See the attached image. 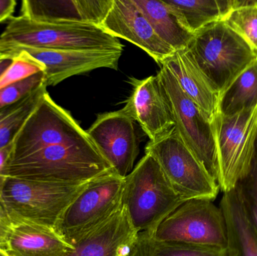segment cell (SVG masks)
I'll return each mask as SVG.
<instances>
[{"label":"cell","mask_w":257,"mask_h":256,"mask_svg":"<svg viewBox=\"0 0 257 256\" xmlns=\"http://www.w3.org/2000/svg\"><path fill=\"white\" fill-rule=\"evenodd\" d=\"M0 256H11L6 251L3 250V249H0Z\"/></svg>","instance_id":"obj_34"},{"label":"cell","mask_w":257,"mask_h":256,"mask_svg":"<svg viewBox=\"0 0 257 256\" xmlns=\"http://www.w3.org/2000/svg\"><path fill=\"white\" fill-rule=\"evenodd\" d=\"M149 234L158 241L225 249L228 246L227 228L221 209L206 198L184 201Z\"/></svg>","instance_id":"obj_9"},{"label":"cell","mask_w":257,"mask_h":256,"mask_svg":"<svg viewBox=\"0 0 257 256\" xmlns=\"http://www.w3.org/2000/svg\"><path fill=\"white\" fill-rule=\"evenodd\" d=\"M257 54V1L238 0L223 20Z\"/></svg>","instance_id":"obj_26"},{"label":"cell","mask_w":257,"mask_h":256,"mask_svg":"<svg viewBox=\"0 0 257 256\" xmlns=\"http://www.w3.org/2000/svg\"><path fill=\"white\" fill-rule=\"evenodd\" d=\"M138 234L122 206L109 220L72 244L66 256H127Z\"/></svg>","instance_id":"obj_17"},{"label":"cell","mask_w":257,"mask_h":256,"mask_svg":"<svg viewBox=\"0 0 257 256\" xmlns=\"http://www.w3.org/2000/svg\"><path fill=\"white\" fill-rule=\"evenodd\" d=\"M142 10L159 37L175 51L185 49L193 34L187 29L179 15L162 0H133Z\"/></svg>","instance_id":"obj_21"},{"label":"cell","mask_w":257,"mask_h":256,"mask_svg":"<svg viewBox=\"0 0 257 256\" xmlns=\"http://www.w3.org/2000/svg\"><path fill=\"white\" fill-rule=\"evenodd\" d=\"M17 48L123 52L119 39L100 26L87 24H48L24 17H12L0 35V53Z\"/></svg>","instance_id":"obj_2"},{"label":"cell","mask_w":257,"mask_h":256,"mask_svg":"<svg viewBox=\"0 0 257 256\" xmlns=\"http://www.w3.org/2000/svg\"><path fill=\"white\" fill-rule=\"evenodd\" d=\"M160 67L157 75L170 102L174 127L184 144L217 183V150L211 120L184 93L167 66L163 64Z\"/></svg>","instance_id":"obj_10"},{"label":"cell","mask_w":257,"mask_h":256,"mask_svg":"<svg viewBox=\"0 0 257 256\" xmlns=\"http://www.w3.org/2000/svg\"><path fill=\"white\" fill-rule=\"evenodd\" d=\"M24 51L45 67V85L56 86L74 75L96 69L108 68L117 70L122 52L111 51H75L17 48L5 53L11 57Z\"/></svg>","instance_id":"obj_14"},{"label":"cell","mask_w":257,"mask_h":256,"mask_svg":"<svg viewBox=\"0 0 257 256\" xmlns=\"http://www.w3.org/2000/svg\"><path fill=\"white\" fill-rule=\"evenodd\" d=\"M253 164H254L255 166H256L257 168V147H256V156H255L254 162H253Z\"/></svg>","instance_id":"obj_35"},{"label":"cell","mask_w":257,"mask_h":256,"mask_svg":"<svg viewBox=\"0 0 257 256\" xmlns=\"http://www.w3.org/2000/svg\"><path fill=\"white\" fill-rule=\"evenodd\" d=\"M127 256H227L226 249L179 242L154 240L151 234L139 233Z\"/></svg>","instance_id":"obj_24"},{"label":"cell","mask_w":257,"mask_h":256,"mask_svg":"<svg viewBox=\"0 0 257 256\" xmlns=\"http://www.w3.org/2000/svg\"><path fill=\"white\" fill-rule=\"evenodd\" d=\"M86 135L70 113L57 105L47 92L15 138L10 161Z\"/></svg>","instance_id":"obj_11"},{"label":"cell","mask_w":257,"mask_h":256,"mask_svg":"<svg viewBox=\"0 0 257 256\" xmlns=\"http://www.w3.org/2000/svg\"><path fill=\"white\" fill-rule=\"evenodd\" d=\"M114 0H24L21 16L48 24H87L100 26Z\"/></svg>","instance_id":"obj_16"},{"label":"cell","mask_w":257,"mask_h":256,"mask_svg":"<svg viewBox=\"0 0 257 256\" xmlns=\"http://www.w3.org/2000/svg\"><path fill=\"white\" fill-rule=\"evenodd\" d=\"M194 34L211 23L223 21L238 0H165Z\"/></svg>","instance_id":"obj_22"},{"label":"cell","mask_w":257,"mask_h":256,"mask_svg":"<svg viewBox=\"0 0 257 256\" xmlns=\"http://www.w3.org/2000/svg\"><path fill=\"white\" fill-rule=\"evenodd\" d=\"M145 153L160 164L175 192L184 201L199 198L214 201L220 187L199 159L180 138L175 127L154 141Z\"/></svg>","instance_id":"obj_8"},{"label":"cell","mask_w":257,"mask_h":256,"mask_svg":"<svg viewBox=\"0 0 257 256\" xmlns=\"http://www.w3.org/2000/svg\"><path fill=\"white\" fill-rule=\"evenodd\" d=\"M256 105L257 58L222 93L217 113L224 116L234 115Z\"/></svg>","instance_id":"obj_23"},{"label":"cell","mask_w":257,"mask_h":256,"mask_svg":"<svg viewBox=\"0 0 257 256\" xmlns=\"http://www.w3.org/2000/svg\"><path fill=\"white\" fill-rule=\"evenodd\" d=\"M184 202L160 164L148 153L124 177L122 206L138 233L152 234Z\"/></svg>","instance_id":"obj_3"},{"label":"cell","mask_w":257,"mask_h":256,"mask_svg":"<svg viewBox=\"0 0 257 256\" xmlns=\"http://www.w3.org/2000/svg\"><path fill=\"white\" fill-rule=\"evenodd\" d=\"M45 85V73L40 72L0 90V108L12 105Z\"/></svg>","instance_id":"obj_28"},{"label":"cell","mask_w":257,"mask_h":256,"mask_svg":"<svg viewBox=\"0 0 257 256\" xmlns=\"http://www.w3.org/2000/svg\"><path fill=\"white\" fill-rule=\"evenodd\" d=\"M130 82L133 91L120 111L138 122L150 141H154L175 126L169 98L157 75L132 78Z\"/></svg>","instance_id":"obj_13"},{"label":"cell","mask_w":257,"mask_h":256,"mask_svg":"<svg viewBox=\"0 0 257 256\" xmlns=\"http://www.w3.org/2000/svg\"><path fill=\"white\" fill-rule=\"evenodd\" d=\"M238 187L249 222L257 238V168L254 164L248 177L240 183Z\"/></svg>","instance_id":"obj_29"},{"label":"cell","mask_w":257,"mask_h":256,"mask_svg":"<svg viewBox=\"0 0 257 256\" xmlns=\"http://www.w3.org/2000/svg\"><path fill=\"white\" fill-rule=\"evenodd\" d=\"M47 92L46 86H42L18 102L0 108V149L13 144L24 123Z\"/></svg>","instance_id":"obj_25"},{"label":"cell","mask_w":257,"mask_h":256,"mask_svg":"<svg viewBox=\"0 0 257 256\" xmlns=\"http://www.w3.org/2000/svg\"><path fill=\"white\" fill-rule=\"evenodd\" d=\"M11 219L6 249L11 256H66L73 249L55 228L19 218Z\"/></svg>","instance_id":"obj_18"},{"label":"cell","mask_w":257,"mask_h":256,"mask_svg":"<svg viewBox=\"0 0 257 256\" xmlns=\"http://www.w3.org/2000/svg\"><path fill=\"white\" fill-rule=\"evenodd\" d=\"M187 48L219 96L257 58L250 45L223 21L194 33Z\"/></svg>","instance_id":"obj_4"},{"label":"cell","mask_w":257,"mask_h":256,"mask_svg":"<svg viewBox=\"0 0 257 256\" xmlns=\"http://www.w3.org/2000/svg\"><path fill=\"white\" fill-rule=\"evenodd\" d=\"M123 186L124 177L112 169L87 182L66 209L56 230L72 246L121 208Z\"/></svg>","instance_id":"obj_7"},{"label":"cell","mask_w":257,"mask_h":256,"mask_svg":"<svg viewBox=\"0 0 257 256\" xmlns=\"http://www.w3.org/2000/svg\"><path fill=\"white\" fill-rule=\"evenodd\" d=\"M3 56H5V54H2V53H0V57H3Z\"/></svg>","instance_id":"obj_36"},{"label":"cell","mask_w":257,"mask_h":256,"mask_svg":"<svg viewBox=\"0 0 257 256\" xmlns=\"http://www.w3.org/2000/svg\"><path fill=\"white\" fill-rule=\"evenodd\" d=\"M163 64L167 66L186 95L212 122L217 113L219 96L188 49L175 51Z\"/></svg>","instance_id":"obj_19"},{"label":"cell","mask_w":257,"mask_h":256,"mask_svg":"<svg viewBox=\"0 0 257 256\" xmlns=\"http://www.w3.org/2000/svg\"><path fill=\"white\" fill-rule=\"evenodd\" d=\"M82 184L8 177L2 195L10 218H19L57 229Z\"/></svg>","instance_id":"obj_6"},{"label":"cell","mask_w":257,"mask_h":256,"mask_svg":"<svg viewBox=\"0 0 257 256\" xmlns=\"http://www.w3.org/2000/svg\"><path fill=\"white\" fill-rule=\"evenodd\" d=\"M13 144L4 148L0 149V186L8 177L7 168L12 156Z\"/></svg>","instance_id":"obj_31"},{"label":"cell","mask_w":257,"mask_h":256,"mask_svg":"<svg viewBox=\"0 0 257 256\" xmlns=\"http://www.w3.org/2000/svg\"><path fill=\"white\" fill-rule=\"evenodd\" d=\"M12 62H13V58L9 57V56L5 55L0 57V77L6 72V69L11 66Z\"/></svg>","instance_id":"obj_33"},{"label":"cell","mask_w":257,"mask_h":256,"mask_svg":"<svg viewBox=\"0 0 257 256\" xmlns=\"http://www.w3.org/2000/svg\"><path fill=\"white\" fill-rule=\"evenodd\" d=\"M111 169L87 134L10 161L7 175L27 180L82 184Z\"/></svg>","instance_id":"obj_1"},{"label":"cell","mask_w":257,"mask_h":256,"mask_svg":"<svg viewBox=\"0 0 257 256\" xmlns=\"http://www.w3.org/2000/svg\"><path fill=\"white\" fill-rule=\"evenodd\" d=\"M220 190L229 192L248 177L256 156L257 105L238 114L217 113L212 122Z\"/></svg>","instance_id":"obj_5"},{"label":"cell","mask_w":257,"mask_h":256,"mask_svg":"<svg viewBox=\"0 0 257 256\" xmlns=\"http://www.w3.org/2000/svg\"><path fill=\"white\" fill-rule=\"evenodd\" d=\"M10 57L13 58V62L0 77V90L35 74L45 72L43 65L24 51L15 53Z\"/></svg>","instance_id":"obj_27"},{"label":"cell","mask_w":257,"mask_h":256,"mask_svg":"<svg viewBox=\"0 0 257 256\" xmlns=\"http://www.w3.org/2000/svg\"><path fill=\"white\" fill-rule=\"evenodd\" d=\"M100 27L114 37L121 38L144 50L160 66L175 53L163 42L133 0H114Z\"/></svg>","instance_id":"obj_15"},{"label":"cell","mask_w":257,"mask_h":256,"mask_svg":"<svg viewBox=\"0 0 257 256\" xmlns=\"http://www.w3.org/2000/svg\"><path fill=\"white\" fill-rule=\"evenodd\" d=\"M16 5L15 0H0V23L12 18Z\"/></svg>","instance_id":"obj_32"},{"label":"cell","mask_w":257,"mask_h":256,"mask_svg":"<svg viewBox=\"0 0 257 256\" xmlns=\"http://www.w3.org/2000/svg\"><path fill=\"white\" fill-rule=\"evenodd\" d=\"M86 132L116 174L126 177L133 171L139 143L130 117L120 110L99 114Z\"/></svg>","instance_id":"obj_12"},{"label":"cell","mask_w":257,"mask_h":256,"mask_svg":"<svg viewBox=\"0 0 257 256\" xmlns=\"http://www.w3.org/2000/svg\"><path fill=\"white\" fill-rule=\"evenodd\" d=\"M1 189L0 186V249L6 251L8 236L12 229V222L3 201Z\"/></svg>","instance_id":"obj_30"},{"label":"cell","mask_w":257,"mask_h":256,"mask_svg":"<svg viewBox=\"0 0 257 256\" xmlns=\"http://www.w3.org/2000/svg\"><path fill=\"white\" fill-rule=\"evenodd\" d=\"M220 207L226 221L227 256H257V238L249 222L238 186L224 192Z\"/></svg>","instance_id":"obj_20"}]
</instances>
